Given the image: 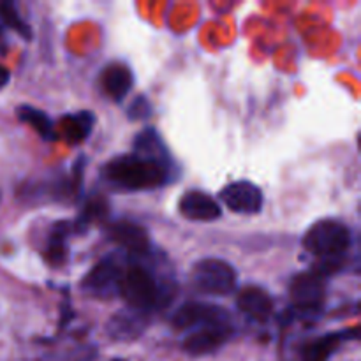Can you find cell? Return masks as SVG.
Returning a JSON list of instances; mask_svg holds the SVG:
<instances>
[{
  "label": "cell",
  "mask_w": 361,
  "mask_h": 361,
  "mask_svg": "<svg viewBox=\"0 0 361 361\" xmlns=\"http://www.w3.org/2000/svg\"><path fill=\"white\" fill-rule=\"evenodd\" d=\"M97 358V351L95 348H80L74 351H67L63 355L48 356L42 361H94Z\"/></svg>",
  "instance_id": "cell-21"
},
{
  "label": "cell",
  "mask_w": 361,
  "mask_h": 361,
  "mask_svg": "<svg viewBox=\"0 0 361 361\" xmlns=\"http://www.w3.org/2000/svg\"><path fill=\"white\" fill-rule=\"evenodd\" d=\"M215 323H229V314L222 307L207 302L183 303L171 319L173 328L187 331Z\"/></svg>",
  "instance_id": "cell-7"
},
{
  "label": "cell",
  "mask_w": 361,
  "mask_h": 361,
  "mask_svg": "<svg viewBox=\"0 0 361 361\" xmlns=\"http://www.w3.org/2000/svg\"><path fill=\"white\" fill-rule=\"evenodd\" d=\"M127 256L122 257L118 254H109L102 257L83 279V289L94 296H109L118 293L120 279H122L123 267H126Z\"/></svg>",
  "instance_id": "cell-5"
},
{
  "label": "cell",
  "mask_w": 361,
  "mask_h": 361,
  "mask_svg": "<svg viewBox=\"0 0 361 361\" xmlns=\"http://www.w3.org/2000/svg\"><path fill=\"white\" fill-rule=\"evenodd\" d=\"M95 116L90 111H80L74 115H67L62 118V133L71 145L81 143L90 136L94 129Z\"/></svg>",
  "instance_id": "cell-17"
},
{
  "label": "cell",
  "mask_w": 361,
  "mask_h": 361,
  "mask_svg": "<svg viewBox=\"0 0 361 361\" xmlns=\"http://www.w3.org/2000/svg\"><path fill=\"white\" fill-rule=\"evenodd\" d=\"M303 247L324 261L341 259L351 247V231L342 222L324 219L307 231L303 236Z\"/></svg>",
  "instance_id": "cell-3"
},
{
  "label": "cell",
  "mask_w": 361,
  "mask_h": 361,
  "mask_svg": "<svg viewBox=\"0 0 361 361\" xmlns=\"http://www.w3.org/2000/svg\"><path fill=\"white\" fill-rule=\"evenodd\" d=\"M67 224H59L53 229L51 236H49L48 249H46V259L51 263L53 267H59L67 259Z\"/></svg>",
  "instance_id": "cell-19"
},
{
  "label": "cell",
  "mask_w": 361,
  "mask_h": 361,
  "mask_svg": "<svg viewBox=\"0 0 361 361\" xmlns=\"http://www.w3.org/2000/svg\"><path fill=\"white\" fill-rule=\"evenodd\" d=\"M236 305L247 317L259 321V323L267 321L274 312V302H271L270 295L259 286H249V288L242 289L238 300H236Z\"/></svg>",
  "instance_id": "cell-14"
},
{
  "label": "cell",
  "mask_w": 361,
  "mask_h": 361,
  "mask_svg": "<svg viewBox=\"0 0 361 361\" xmlns=\"http://www.w3.org/2000/svg\"><path fill=\"white\" fill-rule=\"evenodd\" d=\"M148 324V314L127 309L111 317L108 323V334L115 341H136Z\"/></svg>",
  "instance_id": "cell-15"
},
{
  "label": "cell",
  "mask_w": 361,
  "mask_h": 361,
  "mask_svg": "<svg viewBox=\"0 0 361 361\" xmlns=\"http://www.w3.org/2000/svg\"><path fill=\"white\" fill-rule=\"evenodd\" d=\"M233 328L229 323H215L190 330L183 338L182 348L190 356H204L219 351L231 338Z\"/></svg>",
  "instance_id": "cell-8"
},
{
  "label": "cell",
  "mask_w": 361,
  "mask_h": 361,
  "mask_svg": "<svg viewBox=\"0 0 361 361\" xmlns=\"http://www.w3.org/2000/svg\"><path fill=\"white\" fill-rule=\"evenodd\" d=\"M102 92L113 101L120 102L127 97L134 83V76L126 63L113 62L102 69L101 78H99Z\"/></svg>",
  "instance_id": "cell-13"
},
{
  "label": "cell",
  "mask_w": 361,
  "mask_h": 361,
  "mask_svg": "<svg viewBox=\"0 0 361 361\" xmlns=\"http://www.w3.org/2000/svg\"><path fill=\"white\" fill-rule=\"evenodd\" d=\"M0 20H2L7 27L13 28L14 32H18L21 37L25 39L32 37L30 27L21 20L20 14H18L16 6H14L13 2H0Z\"/></svg>",
  "instance_id": "cell-20"
},
{
  "label": "cell",
  "mask_w": 361,
  "mask_h": 361,
  "mask_svg": "<svg viewBox=\"0 0 361 361\" xmlns=\"http://www.w3.org/2000/svg\"><path fill=\"white\" fill-rule=\"evenodd\" d=\"M238 275L228 261L217 257H207L194 264L192 282L201 293L207 295H231L236 288Z\"/></svg>",
  "instance_id": "cell-4"
},
{
  "label": "cell",
  "mask_w": 361,
  "mask_h": 361,
  "mask_svg": "<svg viewBox=\"0 0 361 361\" xmlns=\"http://www.w3.org/2000/svg\"><path fill=\"white\" fill-rule=\"evenodd\" d=\"M118 295H122L129 309L148 314L168 305L171 300V289L162 284L154 270L141 263L140 257L127 256L118 284Z\"/></svg>",
  "instance_id": "cell-1"
},
{
  "label": "cell",
  "mask_w": 361,
  "mask_h": 361,
  "mask_svg": "<svg viewBox=\"0 0 361 361\" xmlns=\"http://www.w3.org/2000/svg\"><path fill=\"white\" fill-rule=\"evenodd\" d=\"M180 214L189 221L196 222H214L221 219V204L207 192L201 190H189L180 200Z\"/></svg>",
  "instance_id": "cell-11"
},
{
  "label": "cell",
  "mask_w": 361,
  "mask_h": 361,
  "mask_svg": "<svg viewBox=\"0 0 361 361\" xmlns=\"http://www.w3.org/2000/svg\"><path fill=\"white\" fill-rule=\"evenodd\" d=\"M109 238L118 243L123 250H127V256H145L150 252V236L147 229L134 224L129 221H120L109 226Z\"/></svg>",
  "instance_id": "cell-10"
},
{
  "label": "cell",
  "mask_w": 361,
  "mask_h": 361,
  "mask_svg": "<svg viewBox=\"0 0 361 361\" xmlns=\"http://www.w3.org/2000/svg\"><path fill=\"white\" fill-rule=\"evenodd\" d=\"M291 302L296 310L300 312H317L324 300V293H326V282L321 274L316 270L303 271V274L296 275L291 282Z\"/></svg>",
  "instance_id": "cell-6"
},
{
  "label": "cell",
  "mask_w": 361,
  "mask_h": 361,
  "mask_svg": "<svg viewBox=\"0 0 361 361\" xmlns=\"http://www.w3.org/2000/svg\"><path fill=\"white\" fill-rule=\"evenodd\" d=\"M221 201L236 214L254 215L263 208L264 197L259 187L247 180L231 182L221 190Z\"/></svg>",
  "instance_id": "cell-9"
},
{
  "label": "cell",
  "mask_w": 361,
  "mask_h": 361,
  "mask_svg": "<svg viewBox=\"0 0 361 361\" xmlns=\"http://www.w3.org/2000/svg\"><path fill=\"white\" fill-rule=\"evenodd\" d=\"M171 168L137 154L118 155L102 168L108 183L120 190H154L168 182Z\"/></svg>",
  "instance_id": "cell-2"
},
{
  "label": "cell",
  "mask_w": 361,
  "mask_h": 361,
  "mask_svg": "<svg viewBox=\"0 0 361 361\" xmlns=\"http://www.w3.org/2000/svg\"><path fill=\"white\" fill-rule=\"evenodd\" d=\"M358 338V328H351V330L335 331V334H326L323 337L316 338V341L307 342L300 351V361H330L334 353L337 351L338 345L344 341H351Z\"/></svg>",
  "instance_id": "cell-12"
},
{
  "label": "cell",
  "mask_w": 361,
  "mask_h": 361,
  "mask_svg": "<svg viewBox=\"0 0 361 361\" xmlns=\"http://www.w3.org/2000/svg\"><path fill=\"white\" fill-rule=\"evenodd\" d=\"M134 150L141 157H147L150 161L159 162V164H164L168 168H171V157L168 154V148H166L164 141L159 136V133L152 127L141 130L140 134L134 140Z\"/></svg>",
  "instance_id": "cell-16"
},
{
  "label": "cell",
  "mask_w": 361,
  "mask_h": 361,
  "mask_svg": "<svg viewBox=\"0 0 361 361\" xmlns=\"http://www.w3.org/2000/svg\"><path fill=\"white\" fill-rule=\"evenodd\" d=\"M9 80H11L9 69H7V67H4L2 63H0V90H2V88L6 87L7 83H9Z\"/></svg>",
  "instance_id": "cell-22"
},
{
  "label": "cell",
  "mask_w": 361,
  "mask_h": 361,
  "mask_svg": "<svg viewBox=\"0 0 361 361\" xmlns=\"http://www.w3.org/2000/svg\"><path fill=\"white\" fill-rule=\"evenodd\" d=\"M113 361H126V360H120V358H118V360H113Z\"/></svg>",
  "instance_id": "cell-23"
},
{
  "label": "cell",
  "mask_w": 361,
  "mask_h": 361,
  "mask_svg": "<svg viewBox=\"0 0 361 361\" xmlns=\"http://www.w3.org/2000/svg\"><path fill=\"white\" fill-rule=\"evenodd\" d=\"M16 115L21 122L32 126V129H34L44 141L55 140V123H53V120L49 118L42 109L23 104V106H18Z\"/></svg>",
  "instance_id": "cell-18"
}]
</instances>
